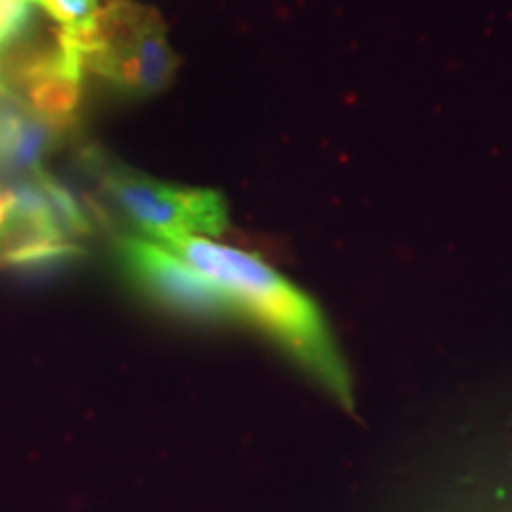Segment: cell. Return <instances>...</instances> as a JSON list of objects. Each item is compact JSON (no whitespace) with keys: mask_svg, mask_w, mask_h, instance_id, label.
Returning a JSON list of instances; mask_svg holds the SVG:
<instances>
[{"mask_svg":"<svg viewBox=\"0 0 512 512\" xmlns=\"http://www.w3.org/2000/svg\"><path fill=\"white\" fill-rule=\"evenodd\" d=\"M22 238L24 228L17 214L15 192L0 190V264L8 261V256L19 247Z\"/></svg>","mask_w":512,"mask_h":512,"instance_id":"cell-6","label":"cell"},{"mask_svg":"<svg viewBox=\"0 0 512 512\" xmlns=\"http://www.w3.org/2000/svg\"><path fill=\"white\" fill-rule=\"evenodd\" d=\"M88 159L107 195L128 219L150 235V240H166L176 235L211 238L228 228L226 200L219 192L178 188L155 181L110 162L100 152H91Z\"/></svg>","mask_w":512,"mask_h":512,"instance_id":"cell-3","label":"cell"},{"mask_svg":"<svg viewBox=\"0 0 512 512\" xmlns=\"http://www.w3.org/2000/svg\"><path fill=\"white\" fill-rule=\"evenodd\" d=\"M31 3L29 0H0V50H5L17 36L29 27Z\"/></svg>","mask_w":512,"mask_h":512,"instance_id":"cell-7","label":"cell"},{"mask_svg":"<svg viewBox=\"0 0 512 512\" xmlns=\"http://www.w3.org/2000/svg\"><path fill=\"white\" fill-rule=\"evenodd\" d=\"M155 242L181 256L185 264L223 290L238 318L264 330L339 406L354 411V382L349 368L323 311L311 297L259 256L242 249L195 235H176Z\"/></svg>","mask_w":512,"mask_h":512,"instance_id":"cell-1","label":"cell"},{"mask_svg":"<svg viewBox=\"0 0 512 512\" xmlns=\"http://www.w3.org/2000/svg\"><path fill=\"white\" fill-rule=\"evenodd\" d=\"M29 3L48 12L64 29L81 27L98 12V0H29Z\"/></svg>","mask_w":512,"mask_h":512,"instance_id":"cell-5","label":"cell"},{"mask_svg":"<svg viewBox=\"0 0 512 512\" xmlns=\"http://www.w3.org/2000/svg\"><path fill=\"white\" fill-rule=\"evenodd\" d=\"M57 41L79 57L83 72L98 74L133 98L169 86L178 64L157 12L128 0H112L81 27L62 29Z\"/></svg>","mask_w":512,"mask_h":512,"instance_id":"cell-2","label":"cell"},{"mask_svg":"<svg viewBox=\"0 0 512 512\" xmlns=\"http://www.w3.org/2000/svg\"><path fill=\"white\" fill-rule=\"evenodd\" d=\"M117 256L128 278L166 309L202 320L238 318L235 306L223 290L159 242L150 238H121L117 242Z\"/></svg>","mask_w":512,"mask_h":512,"instance_id":"cell-4","label":"cell"}]
</instances>
